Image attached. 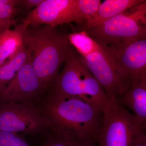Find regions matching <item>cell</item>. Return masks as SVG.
<instances>
[{
  "label": "cell",
  "instance_id": "obj_17",
  "mask_svg": "<svg viewBox=\"0 0 146 146\" xmlns=\"http://www.w3.org/2000/svg\"><path fill=\"white\" fill-rule=\"evenodd\" d=\"M101 3L100 0H76V8L82 21V24L94 16Z\"/></svg>",
  "mask_w": 146,
  "mask_h": 146
},
{
  "label": "cell",
  "instance_id": "obj_8",
  "mask_svg": "<svg viewBox=\"0 0 146 146\" xmlns=\"http://www.w3.org/2000/svg\"><path fill=\"white\" fill-rule=\"evenodd\" d=\"M21 22L25 26L47 25L57 27L72 22L78 25L82 23L76 8V0H43Z\"/></svg>",
  "mask_w": 146,
  "mask_h": 146
},
{
  "label": "cell",
  "instance_id": "obj_9",
  "mask_svg": "<svg viewBox=\"0 0 146 146\" xmlns=\"http://www.w3.org/2000/svg\"><path fill=\"white\" fill-rule=\"evenodd\" d=\"M46 91L35 72L29 55L27 60L0 94V103H35Z\"/></svg>",
  "mask_w": 146,
  "mask_h": 146
},
{
  "label": "cell",
  "instance_id": "obj_3",
  "mask_svg": "<svg viewBox=\"0 0 146 146\" xmlns=\"http://www.w3.org/2000/svg\"><path fill=\"white\" fill-rule=\"evenodd\" d=\"M51 86L50 92L77 97L103 109L111 101L99 82L72 50Z\"/></svg>",
  "mask_w": 146,
  "mask_h": 146
},
{
  "label": "cell",
  "instance_id": "obj_23",
  "mask_svg": "<svg viewBox=\"0 0 146 146\" xmlns=\"http://www.w3.org/2000/svg\"><path fill=\"white\" fill-rule=\"evenodd\" d=\"M18 0H0V5L7 4H13L18 5Z\"/></svg>",
  "mask_w": 146,
  "mask_h": 146
},
{
  "label": "cell",
  "instance_id": "obj_11",
  "mask_svg": "<svg viewBox=\"0 0 146 146\" xmlns=\"http://www.w3.org/2000/svg\"><path fill=\"white\" fill-rule=\"evenodd\" d=\"M144 0H106L102 2L96 13L80 25L81 31H85L102 23L127 9L144 2Z\"/></svg>",
  "mask_w": 146,
  "mask_h": 146
},
{
  "label": "cell",
  "instance_id": "obj_22",
  "mask_svg": "<svg viewBox=\"0 0 146 146\" xmlns=\"http://www.w3.org/2000/svg\"><path fill=\"white\" fill-rule=\"evenodd\" d=\"M130 146H146V133H142L133 141Z\"/></svg>",
  "mask_w": 146,
  "mask_h": 146
},
{
  "label": "cell",
  "instance_id": "obj_20",
  "mask_svg": "<svg viewBox=\"0 0 146 146\" xmlns=\"http://www.w3.org/2000/svg\"><path fill=\"white\" fill-rule=\"evenodd\" d=\"M146 1L140 4L129 8V12H124L126 15L131 17L142 25H146Z\"/></svg>",
  "mask_w": 146,
  "mask_h": 146
},
{
  "label": "cell",
  "instance_id": "obj_5",
  "mask_svg": "<svg viewBox=\"0 0 146 146\" xmlns=\"http://www.w3.org/2000/svg\"><path fill=\"white\" fill-rule=\"evenodd\" d=\"M100 45L99 50L80 58L109 98L116 100L129 89L131 84L115 54L107 46Z\"/></svg>",
  "mask_w": 146,
  "mask_h": 146
},
{
  "label": "cell",
  "instance_id": "obj_13",
  "mask_svg": "<svg viewBox=\"0 0 146 146\" xmlns=\"http://www.w3.org/2000/svg\"><path fill=\"white\" fill-rule=\"evenodd\" d=\"M24 47L19 25L0 33V66L16 55Z\"/></svg>",
  "mask_w": 146,
  "mask_h": 146
},
{
  "label": "cell",
  "instance_id": "obj_15",
  "mask_svg": "<svg viewBox=\"0 0 146 146\" xmlns=\"http://www.w3.org/2000/svg\"><path fill=\"white\" fill-rule=\"evenodd\" d=\"M67 38L71 45L81 55V57H85L101 48V46L85 31L72 33L67 35Z\"/></svg>",
  "mask_w": 146,
  "mask_h": 146
},
{
  "label": "cell",
  "instance_id": "obj_14",
  "mask_svg": "<svg viewBox=\"0 0 146 146\" xmlns=\"http://www.w3.org/2000/svg\"><path fill=\"white\" fill-rule=\"evenodd\" d=\"M29 58L25 46L14 57L9 59L0 66V94L15 76Z\"/></svg>",
  "mask_w": 146,
  "mask_h": 146
},
{
  "label": "cell",
  "instance_id": "obj_1",
  "mask_svg": "<svg viewBox=\"0 0 146 146\" xmlns=\"http://www.w3.org/2000/svg\"><path fill=\"white\" fill-rule=\"evenodd\" d=\"M35 104L52 133L96 141L103 116L101 108L80 98L50 92Z\"/></svg>",
  "mask_w": 146,
  "mask_h": 146
},
{
  "label": "cell",
  "instance_id": "obj_4",
  "mask_svg": "<svg viewBox=\"0 0 146 146\" xmlns=\"http://www.w3.org/2000/svg\"><path fill=\"white\" fill-rule=\"evenodd\" d=\"M102 111L96 139L98 146H130L137 137L145 132L146 126L116 100H111Z\"/></svg>",
  "mask_w": 146,
  "mask_h": 146
},
{
  "label": "cell",
  "instance_id": "obj_2",
  "mask_svg": "<svg viewBox=\"0 0 146 146\" xmlns=\"http://www.w3.org/2000/svg\"><path fill=\"white\" fill-rule=\"evenodd\" d=\"M24 46L32 66L44 88L48 90L73 50L72 45L57 27L19 25Z\"/></svg>",
  "mask_w": 146,
  "mask_h": 146
},
{
  "label": "cell",
  "instance_id": "obj_7",
  "mask_svg": "<svg viewBox=\"0 0 146 146\" xmlns=\"http://www.w3.org/2000/svg\"><path fill=\"white\" fill-rule=\"evenodd\" d=\"M85 31L99 44L107 46L127 44L146 39V25L140 23L124 13Z\"/></svg>",
  "mask_w": 146,
  "mask_h": 146
},
{
  "label": "cell",
  "instance_id": "obj_10",
  "mask_svg": "<svg viewBox=\"0 0 146 146\" xmlns=\"http://www.w3.org/2000/svg\"><path fill=\"white\" fill-rule=\"evenodd\" d=\"M107 47L115 54L127 73L131 86L146 76V39L127 44Z\"/></svg>",
  "mask_w": 146,
  "mask_h": 146
},
{
  "label": "cell",
  "instance_id": "obj_21",
  "mask_svg": "<svg viewBox=\"0 0 146 146\" xmlns=\"http://www.w3.org/2000/svg\"><path fill=\"white\" fill-rule=\"evenodd\" d=\"M43 0H18V5L27 9L35 8L43 1Z\"/></svg>",
  "mask_w": 146,
  "mask_h": 146
},
{
  "label": "cell",
  "instance_id": "obj_12",
  "mask_svg": "<svg viewBox=\"0 0 146 146\" xmlns=\"http://www.w3.org/2000/svg\"><path fill=\"white\" fill-rule=\"evenodd\" d=\"M116 101L132 110V114L142 124L146 125V76L131 86Z\"/></svg>",
  "mask_w": 146,
  "mask_h": 146
},
{
  "label": "cell",
  "instance_id": "obj_19",
  "mask_svg": "<svg viewBox=\"0 0 146 146\" xmlns=\"http://www.w3.org/2000/svg\"><path fill=\"white\" fill-rule=\"evenodd\" d=\"M0 146H31L23 134L0 131Z\"/></svg>",
  "mask_w": 146,
  "mask_h": 146
},
{
  "label": "cell",
  "instance_id": "obj_18",
  "mask_svg": "<svg viewBox=\"0 0 146 146\" xmlns=\"http://www.w3.org/2000/svg\"><path fill=\"white\" fill-rule=\"evenodd\" d=\"M16 6L13 4L0 5V33L16 25L14 18L18 11Z\"/></svg>",
  "mask_w": 146,
  "mask_h": 146
},
{
  "label": "cell",
  "instance_id": "obj_6",
  "mask_svg": "<svg viewBox=\"0 0 146 146\" xmlns=\"http://www.w3.org/2000/svg\"><path fill=\"white\" fill-rule=\"evenodd\" d=\"M50 129L48 122L35 103H0L1 131L42 136Z\"/></svg>",
  "mask_w": 146,
  "mask_h": 146
},
{
  "label": "cell",
  "instance_id": "obj_16",
  "mask_svg": "<svg viewBox=\"0 0 146 146\" xmlns=\"http://www.w3.org/2000/svg\"><path fill=\"white\" fill-rule=\"evenodd\" d=\"M42 136L44 138L42 146H98L93 139L59 136L50 130Z\"/></svg>",
  "mask_w": 146,
  "mask_h": 146
}]
</instances>
